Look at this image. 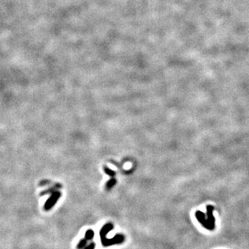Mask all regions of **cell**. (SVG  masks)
Returning <instances> with one entry per match:
<instances>
[{
	"label": "cell",
	"mask_w": 249,
	"mask_h": 249,
	"mask_svg": "<svg viewBox=\"0 0 249 249\" xmlns=\"http://www.w3.org/2000/svg\"><path fill=\"white\" fill-rule=\"evenodd\" d=\"M101 243L103 247H109L114 244H121L125 241V236L123 234H117L116 236L111 239H107L106 237H101Z\"/></svg>",
	"instance_id": "1"
},
{
	"label": "cell",
	"mask_w": 249,
	"mask_h": 249,
	"mask_svg": "<svg viewBox=\"0 0 249 249\" xmlns=\"http://www.w3.org/2000/svg\"><path fill=\"white\" fill-rule=\"evenodd\" d=\"M61 196V193L60 192H58V191H56V192H52L49 198L47 200V202H45V206H44V210H45V211L50 210L55 206V204L56 203V202L60 199Z\"/></svg>",
	"instance_id": "2"
},
{
	"label": "cell",
	"mask_w": 249,
	"mask_h": 249,
	"mask_svg": "<svg viewBox=\"0 0 249 249\" xmlns=\"http://www.w3.org/2000/svg\"><path fill=\"white\" fill-rule=\"evenodd\" d=\"M195 217L197 221L202 225V226H204L205 228L209 230V231H211V226H210L208 220H207V217H206V214L203 212H202V211H197L195 213Z\"/></svg>",
	"instance_id": "3"
},
{
	"label": "cell",
	"mask_w": 249,
	"mask_h": 249,
	"mask_svg": "<svg viewBox=\"0 0 249 249\" xmlns=\"http://www.w3.org/2000/svg\"><path fill=\"white\" fill-rule=\"evenodd\" d=\"M215 210L212 206H207V217L210 226H211V231H214L215 228V218L213 215V211Z\"/></svg>",
	"instance_id": "4"
},
{
	"label": "cell",
	"mask_w": 249,
	"mask_h": 249,
	"mask_svg": "<svg viewBox=\"0 0 249 249\" xmlns=\"http://www.w3.org/2000/svg\"><path fill=\"white\" fill-rule=\"evenodd\" d=\"M61 188V184H56V185L54 186L53 188H49L48 190H45V191H44V192H41V196H44L45 194H48V193H51V194H52V192H56L55 189H57V188Z\"/></svg>",
	"instance_id": "5"
},
{
	"label": "cell",
	"mask_w": 249,
	"mask_h": 249,
	"mask_svg": "<svg viewBox=\"0 0 249 249\" xmlns=\"http://www.w3.org/2000/svg\"><path fill=\"white\" fill-rule=\"evenodd\" d=\"M116 180L114 179V178H111V179H110L109 180L106 182V190H110V189H111V188H113V186L116 184Z\"/></svg>",
	"instance_id": "6"
},
{
	"label": "cell",
	"mask_w": 249,
	"mask_h": 249,
	"mask_svg": "<svg viewBox=\"0 0 249 249\" xmlns=\"http://www.w3.org/2000/svg\"><path fill=\"white\" fill-rule=\"evenodd\" d=\"M94 237V232L93 230L91 229H89L87 231H85V239L87 240H92Z\"/></svg>",
	"instance_id": "7"
},
{
	"label": "cell",
	"mask_w": 249,
	"mask_h": 249,
	"mask_svg": "<svg viewBox=\"0 0 249 249\" xmlns=\"http://www.w3.org/2000/svg\"><path fill=\"white\" fill-rule=\"evenodd\" d=\"M86 243H87V240L82 239L79 241V243L77 245V249H84L86 246Z\"/></svg>",
	"instance_id": "8"
},
{
	"label": "cell",
	"mask_w": 249,
	"mask_h": 249,
	"mask_svg": "<svg viewBox=\"0 0 249 249\" xmlns=\"http://www.w3.org/2000/svg\"><path fill=\"white\" fill-rule=\"evenodd\" d=\"M104 172H105L108 175V176L111 177V178H114V177L115 172H113L112 170H110V168H108L107 167H104Z\"/></svg>",
	"instance_id": "9"
},
{
	"label": "cell",
	"mask_w": 249,
	"mask_h": 249,
	"mask_svg": "<svg viewBox=\"0 0 249 249\" xmlns=\"http://www.w3.org/2000/svg\"><path fill=\"white\" fill-rule=\"evenodd\" d=\"M94 248H95V243L92 242L90 243L89 245H87L84 249H94Z\"/></svg>",
	"instance_id": "10"
}]
</instances>
